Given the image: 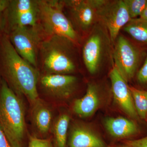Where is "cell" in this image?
Here are the masks:
<instances>
[{"mask_svg":"<svg viewBox=\"0 0 147 147\" xmlns=\"http://www.w3.org/2000/svg\"><path fill=\"white\" fill-rule=\"evenodd\" d=\"M38 2V20L42 30L50 36H59L75 41L77 34L63 13V1L40 0Z\"/></svg>","mask_w":147,"mask_h":147,"instance_id":"obj_4","label":"cell"},{"mask_svg":"<svg viewBox=\"0 0 147 147\" xmlns=\"http://www.w3.org/2000/svg\"><path fill=\"white\" fill-rule=\"evenodd\" d=\"M145 120H146V121H147V113L146 116V119H145Z\"/></svg>","mask_w":147,"mask_h":147,"instance_id":"obj_28","label":"cell"},{"mask_svg":"<svg viewBox=\"0 0 147 147\" xmlns=\"http://www.w3.org/2000/svg\"><path fill=\"white\" fill-rule=\"evenodd\" d=\"M77 82L75 76L67 74H47L40 79L42 86L55 97L65 98L72 92Z\"/></svg>","mask_w":147,"mask_h":147,"instance_id":"obj_12","label":"cell"},{"mask_svg":"<svg viewBox=\"0 0 147 147\" xmlns=\"http://www.w3.org/2000/svg\"><path fill=\"white\" fill-rule=\"evenodd\" d=\"M11 30L9 39L13 48L21 57L35 67L37 51L41 42L37 25L17 27Z\"/></svg>","mask_w":147,"mask_h":147,"instance_id":"obj_5","label":"cell"},{"mask_svg":"<svg viewBox=\"0 0 147 147\" xmlns=\"http://www.w3.org/2000/svg\"><path fill=\"white\" fill-rule=\"evenodd\" d=\"M131 19L140 17L146 7L147 0H123Z\"/></svg>","mask_w":147,"mask_h":147,"instance_id":"obj_20","label":"cell"},{"mask_svg":"<svg viewBox=\"0 0 147 147\" xmlns=\"http://www.w3.org/2000/svg\"><path fill=\"white\" fill-rule=\"evenodd\" d=\"M0 147H12L0 127Z\"/></svg>","mask_w":147,"mask_h":147,"instance_id":"obj_24","label":"cell"},{"mask_svg":"<svg viewBox=\"0 0 147 147\" xmlns=\"http://www.w3.org/2000/svg\"><path fill=\"white\" fill-rule=\"evenodd\" d=\"M113 57L115 66L127 81L133 78L139 66L140 54L137 48L123 36L118 37Z\"/></svg>","mask_w":147,"mask_h":147,"instance_id":"obj_7","label":"cell"},{"mask_svg":"<svg viewBox=\"0 0 147 147\" xmlns=\"http://www.w3.org/2000/svg\"><path fill=\"white\" fill-rule=\"evenodd\" d=\"M104 38L101 31L94 30L84 44L83 59L87 69L91 74L96 73L102 63L105 44Z\"/></svg>","mask_w":147,"mask_h":147,"instance_id":"obj_11","label":"cell"},{"mask_svg":"<svg viewBox=\"0 0 147 147\" xmlns=\"http://www.w3.org/2000/svg\"><path fill=\"white\" fill-rule=\"evenodd\" d=\"M10 1L7 0H0V18L1 13L3 11L7 8L9 5Z\"/></svg>","mask_w":147,"mask_h":147,"instance_id":"obj_25","label":"cell"},{"mask_svg":"<svg viewBox=\"0 0 147 147\" xmlns=\"http://www.w3.org/2000/svg\"><path fill=\"white\" fill-rule=\"evenodd\" d=\"M0 127L12 147H21L26 131L22 100L5 81L0 90Z\"/></svg>","mask_w":147,"mask_h":147,"instance_id":"obj_2","label":"cell"},{"mask_svg":"<svg viewBox=\"0 0 147 147\" xmlns=\"http://www.w3.org/2000/svg\"><path fill=\"white\" fill-rule=\"evenodd\" d=\"M96 17L107 28L113 43L115 42L121 29L131 19L122 0H103L96 10Z\"/></svg>","mask_w":147,"mask_h":147,"instance_id":"obj_6","label":"cell"},{"mask_svg":"<svg viewBox=\"0 0 147 147\" xmlns=\"http://www.w3.org/2000/svg\"></svg>","mask_w":147,"mask_h":147,"instance_id":"obj_30","label":"cell"},{"mask_svg":"<svg viewBox=\"0 0 147 147\" xmlns=\"http://www.w3.org/2000/svg\"><path fill=\"white\" fill-rule=\"evenodd\" d=\"M1 18H0V28H1Z\"/></svg>","mask_w":147,"mask_h":147,"instance_id":"obj_29","label":"cell"},{"mask_svg":"<svg viewBox=\"0 0 147 147\" xmlns=\"http://www.w3.org/2000/svg\"><path fill=\"white\" fill-rule=\"evenodd\" d=\"M69 147H106L102 139L84 127L73 129L69 140Z\"/></svg>","mask_w":147,"mask_h":147,"instance_id":"obj_15","label":"cell"},{"mask_svg":"<svg viewBox=\"0 0 147 147\" xmlns=\"http://www.w3.org/2000/svg\"><path fill=\"white\" fill-rule=\"evenodd\" d=\"M137 79L139 84L147 85V55L144 64L137 74Z\"/></svg>","mask_w":147,"mask_h":147,"instance_id":"obj_22","label":"cell"},{"mask_svg":"<svg viewBox=\"0 0 147 147\" xmlns=\"http://www.w3.org/2000/svg\"><path fill=\"white\" fill-rule=\"evenodd\" d=\"M123 30L135 40L147 45V21L139 17L131 19Z\"/></svg>","mask_w":147,"mask_h":147,"instance_id":"obj_17","label":"cell"},{"mask_svg":"<svg viewBox=\"0 0 147 147\" xmlns=\"http://www.w3.org/2000/svg\"><path fill=\"white\" fill-rule=\"evenodd\" d=\"M118 147H131L129 146H128V145L125 144V145H124V146H119Z\"/></svg>","mask_w":147,"mask_h":147,"instance_id":"obj_27","label":"cell"},{"mask_svg":"<svg viewBox=\"0 0 147 147\" xmlns=\"http://www.w3.org/2000/svg\"><path fill=\"white\" fill-rule=\"evenodd\" d=\"M34 104L33 118L36 125L41 133H47L50 129L52 122L51 111L39 99Z\"/></svg>","mask_w":147,"mask_h":147,"instance_id":"obj_16","label":"cell"},{"mask_svg":"<svg viewBox=\"0 0 147 147\" xmlns=\"http://www.w3.org/2000/svg\"><path fill=\"white\" fill-rule=\"evenodd\" d=\"M104 123L107 131L115 138L132 137L138 134L139 131L134 121L122 117L107 118Z\"/></svg>","mask_w":147,"mask_h":147,"instance_id":"obj_13","label":"cell"},{"mask_svg":"<svg viewBox=\"0 0 147 147\" xmlns=\"http://www.w3.org/2000/svg\"><path fill=\"white\" fill-rule=\"evenodd\" d=\"M139 18H142V19L144 20L145 21H147V3L144 11H143L142 14Z\"/></svg>","mask_w":147,"mask_h":147,"instance_id":"obj_26","label":"cell"},{"mask_svg":"<svg viewBox=\"0 0 147 147\" xmlns=\"http://www.w3.org/2000/svg\"><path fill=\"white\" fill-rule=\"evenodd\" d=\"M69 116L63 114L60 116L54 124L53 131L56 147H65Z\"/></svg>","mask_w":147,"mask_h":147,"instance_id":"obj_18","label":"cell"},{"mask_svg":"<svg viewBox=\"0 0 147 147\" xmlns=\"http://www.w3.org/2000/svg\"><path fill=\"white\" fill-rule=\"evenodd\" d=\"M72 41L64 37L50 36L40 45L42 66L48 74L71 73L75 69L71 56Z\"/></svg>","mask_w":147,"mask_h":147,"instance_id":"obj_3","label":"cell"},{"mask_svg":"<svg viewBox=\"0 0 147 147\" xmlns=\"http://www.w3.org/2000/svg\"><path fill=\"white\" fill-rule=\"evenodd\" d=\"M64 5L70 11L76 25L83 30L92 26L96 17V10L103 0H67Z\"/></svg>","mask_w":147,"mask_h":147,"instance_id":"obj_9","label":"cell"},{"mask_svg":"<svg viewBox=\"0 0 147 147\" xmlns=\"http://www.w3.org/2000/svg\"><path fill=\"white\" fill-rule=\"evenodd\" d=\"M99 102L96 87L94 84H89L86 94L82 98L74 101L73 106L74 112L81 117H88L95 113Z\"/></svg>","mask_w":147,"mask_h":147,"instance_id":"obj_14","label":"cell"},{"mask_svg":"<svg viewBox=\"0 0 147 147\" xmlns=\"http://www.w3.org/2000/svg\"><path fill=\"white\" fill-rule=\"evenodd\" d=\"M110 77L116 102L128 115L134 119L139 120L140 118L135 110L127 81L115 66L113 67L110 71Z\"/></svg>","mask_w":147,"mask_h":147,"instance_id":"obj_10","label":"cell"},{"mask_svg":"<svg viewBox=\"0 0 147 147\" xmlns=\"http://www.w3.org/2000/svg\"><path fill=\"white\" fill-rule=\"evenodd\" d=\"M1 51L3 69L11 89L35 103L38 99L36 69L18 55L7 36L2 38Z\"/></svg>","mask_w":147,"mask_h":147,"instance_id":"obj_1","label":"cell"},{"mask_svg":"<svg viewBox=\"0 0 147 147\" xmlns=\"http://www.w3.org/2000/svg\"><path fill=\"white\" fill-rule=\"evenodd\" d=\"M28 147H53V145L51 141L48 139L31 137L29 140Z\"/></svg>","mask_w":147,"mask_h":147,"instance_id":"obj_21","label":"cell"},{"mask_svg":"<svg viewBox=\"0 0 147 147\" xmlns=\"http://www.w3.org/2000/svg\"><path fill=\"white\" fill-rule=\"evenodd\" d=\"M126 144L131 147H147V136L140 139L129 140Z\"/></svg>","mask_w":147,"mask_h":147,"instance_id":"obj_23","label":"cell"},{"mask_svg":"<svg viewBox=\"0 0 147 147\" xmlns=\"http://www.w3.org/2000/svg\"><path fill=\"white\" fill-rule=\"evenodd\" d=\"M8 16L11 29L17 27L34 26L38 20V1H10Z\"/></svg>","mask_w":147,"mask_h":147,"instance_id":"obj_8","label":"cell"},{"mask_svg":"<svg viewBox=\"0 0 147 147\" xmlns=\"http://www.w3.org/2000/svg\"><path fill=\"white\" fill-rule=\"evenodd\" d=\"M134 107L139 118L145 120L147 113V91L129 87Z\"/></svg>","mask_w":147,"mask_h":147,"instance_id":"obj_19","label":"cell"}]
</instances>
